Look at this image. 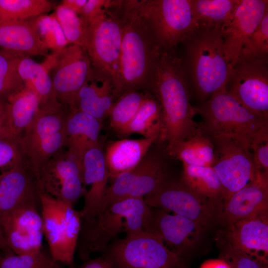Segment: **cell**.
<instances>
[{"instance_id":"6da1fadb","label":"cell","mask_w":268,"mask_h":268,"mask_svg":"<svg viewBox=\"0 0 268 268\" xmlns=\"http://www.w3.org/2000/svg\"><path fill=\"white\" fill-rule=\"evenodd\" d=\"M110 6L121 29L119 75L113 89L117 100L128 92L149 88L163 50L140 14L137 0H111Z\"/></svg>"},{"instance_id":"7a4b0ae2","label":"cell","mask_w":268,"mask_h":268,"mask_svg":"<svg viewBox=\"0 0 268 268\" xmlns=\"http://www.w3.org/2000/svg\"><path fill=\"white\" fill-rule=\"evenodd\" d=\"M183 60L171 50H163L149 88L161 106L159 141L166 142L170 155L181 142L201 132L194 120L189 83Z\"/></svg>"},{"instance_id":"3957f363","label":"cell","mask_w":268,"mask_h":268,"mask_svg":"<svg viewBox=\"0 0 268 268\" xmlns=\"http://www.w3.org/2000/svg\"><path fill=\"white\" fill-rule=\"evenodd\" d=\"M185 42V68L203 102L226 86L231 73L232 68L225 58L221 29L200 26Z\"/></svg>"},{"instance_id":"277c9868","label":"cell","mask_w":268,"mask_h":268,"mask_svg":"<svg viewBox=\"0 0 268 268\" xmlns=\"http://www.w3.org/2000/svg\"><path fill=\"white\" fill-rule=\"evenodd\" d=\"M153 210L143 197L128 198L111 204L92 222L81 224L77 248L82 259L89 252H103L119 234L149 231Z\"/></svg>"},{"instance_id":"5b68a950","label":"cell","mask_w":268,"mask_h":268,"mask_svg":"<svg viewBox=\"0 0 268 268\" xmlns=\"http://www.w3.org/2000/svg\"><path fill=\"white\" fill-rule=\"evenodd\" d=\"M202 118L201 132L209 138L220 135L230 136L250 147L255 134L268 119L252 113L227 91L220 88L206 101L195 107Z\"/></svg>"},{"instance_id":"8992f818","label":"cell","mask_w":268,"mask_h":268,"mask_svg":"<svg viewBox=\"0 0 268 268\" xmlns=\"http://www.w3.org/2000/svg\"><path fill=\"white\" fill-rule=\"evenodd\" d=\"M67 112L60 104L39 107L34 119L19 138L23 161L36 180L45 164L66 147Z\"/></svg>"},{"instance_id":"52a82bcc","label":"cell","mask_w":268,"mask_h":268,"mask_svg":"<svg viewBox=\"0 0 268 268\" xmlns=\"http://www.w3.org/2000/svg\"><path fill=\"white\" fill-rule=\"evenodd\" d=\"M103 253L113 268H187L183 257L170 250L159 236L148 231L116 240Z\"/></svg>"},{"instance_id":"ba28073f","label":"cell","mask_w":268,"mask_h":268,"mask_svg":"<svg viewBox=\"0 0 268 268\" xmlns=\"http://www.w3.org/2000/svg\"><path fill=\"white\" fill-rule=\"evenodd\" d=\"M137 3L163 50L185 42L199 28L193 0H137Z\"/></svg>"},{"instance_id":"9c48e42d","label":"cell","mask_w":268,"mask_h":268,"mask_svg":"<svg viewBox=\"0 0 268 268\" xmlns=\"http://www.w3.org/2000/svg\"><path fill=\"white\" fill-rule=\"evenodd\" d=\"M41 65L51 79L58 102L67 110L76 109L79 91L93 72L85 47L68 44L49 54Z\"/></svg>"},{"instance_id":"30bf717a","label":"cell","mask_w":268,"mask_h":268,"mask_svg":"<svg viewBox=\"0 0 268 268\" xmlns=\"http://www.w3.org/2000/svg\"><path fill=\"white\" fill-rule=\"evenodd\" d=\"M43 232L52 259L56 262L70 265L81 225L80 211L73 205L39 193Z\"/></svg>"},{"instance_id":"8fae6325","label":"cell","mask_w":268,"mask_h":268,"mask_svg":"<svg viewBox=\"0 0 268 268\" xmlns=\"http://www.w3.org/2000/svg\"><path fill=\"white\" fill-rule=\"evenodd\" d=\"M210 139L214 150L211 166L219 179L223 203L233 194L259 179L268 180L257 172L249 145L225 135Z\"/></svg>"},{"instance_id":"7c38bea8","label":"cell","mask_w":268,"mask_h":268,"mask_svg":"<svg viewBox=\"0 0 268 268\" xmlns=\"http://www.w3.org/2000/svg\"><path fill=\"white\" fill-rule=\"evenodd\" d=\"M110 2L105 13L89 25L84 47L93 71L108 78L114 89L119 75L121 29Z\"/></svg>"},{"instance_id":"4fadbf2b","label":"cell","mask_w":268,"mask_h":268,"mask_svg":"<svg viewBox=\"0 0 268 268\" xmlns=\"http://www.w3.org/2000/svg\"><path fill=\"white\" fill-rule=\"evenodd\" d=\"M143 199L149 206L172 211L198 223L205 229L221 219V204L195 193L181 181L169 179Z\"/></svg>"},{"instance_id":"5bb4252c","label":"cell","mask_w":268,"mask_h":268,"mask_svg":"<svg viewBox=\"0 0 268 268\" xmlns=\"http://www.w3.org/2000/svg\"><path fill=\"white\" fill-rule=\"evenodd\" d=\"M226 87L246 108L268 119V57L238 61Z\"/></svg>"},{"instance_id":"9a60e30c","label":"cell","mask_w":268,"mask_h":268,"mask_svg":"<svg viewBox=\"0 0 268 268\" xmlns=\"http://www.w3.org/2000/svg\"><path fill=\"white\" fill-rule=\"evenodd\" d=\"M37 184L39 193L73 205L83 193L82 160L63 148L40 170Z\"/></svg>"},{"instance_id":"2e32d148","label":"cell","mask_w":268,"mask_h":268,"mask_svg":"<svg viewBox=\"0 0 268 268\" xmlns=\"http://www.w3.org/2000/svg\"><path fill=\"white\" fill-rule=\"evenodd\" d=\"M38 203L40 201L22 205L0 223L6 242L15 254L41 250L44 232L41 215L37 208Z\"/></svg>"},{"instance_id":"e0dca14e","label":"cell","mask_w":268,"mask_h":268,"mask_svg":"<svg viewBox=\"0 0 268 268\" xmlns=\"http://www.w3.org/2000/svg\"><path fill=\"white\" fill-rule=\"evenodd\" d=\"M268 12V1L241 0L230 23L221 30L225 58L232 68L241 50Z\"/></svg>"},{"instance_id":"ac0fdd59","label":"cell","mask_w":268,"mask_h":268,"mask_svg":"<svg viewBox=\"0 0 268 268\" xmlns=\"http://www.w3.org/2000/svg\"><path fill=\"white\" fill-rule=\"evenodd\" d=\"M205 230L193 220L161 209L153 210L148 232L159 236L164 243L170 246V250L183 257L198 246Z\"/></svg>"},{"instance_id":"d6986e66","label":"cell","mask_w":268,"mask_h":268,"mask_svg":"<svg viewBox=\"0 0 268 268\" xmlns=\"http://www.w3.org/2000/svg\"><path fill=\"white\" fill-rule=\"evenodd\" d=\"M0 223L5 216L24 204L40 201L35 174L22 162L0 173Z\"/></svg>"},{"instance_id":"ffe728a7","label":"cell","mask_w":268,"mask_h":268,"mask_svg":"<svg viewBox=\"0 0 268 268\" xmlns=\"http://www.w3.org/2000/svg\"><path fill=\"white\" fill-rule=\"evenodd\" d=\"M222 237L234 248L268 262V210L226 225Z\"/></svg>"},{"instance_id":"44dd1931","label":"cell","mask_w":268,"mask_h":268,"mask_svg":"<svg viewBox=\"0 0 268 268\" xmlns=\"http://www.w3.org/2000/svg\"><path fill=\"white\" fill-rule=\"evenodd\" d=\"M83 187L90 186L84 194V202L80 211L81 224L90 223L98 214L105 195L109 174L104 152L100 146L87 150L82 158Z\"/></svg>"},{"instance_id":"7402d4cb","label":"cell","mask_w":268,"mask_h":268,"mask_svg":"<svg viewBox=\"0 0 268 268\" xmlns=\"http://www.w3.org/2000/svg\"><path fill=\"white\" fill-rule=\"evenodd\" d=\"M268 210V181L260 179L233 194L223 205L221 219L226 225Z\"/></svg>"},{"instance_id":"603a6c76","label":"cell","mask_w":268,"mask_h":268,"mask_svg":"<svg viewBox=\"0 0 268 268\" xmlns=\"http://www.w3.org/2000/svg\"><path fill=\"white\" fill-rule=\"evenodd\" d=\"M101 122L77 109L67 110L65 120L66 147L82 160L88 150L100 146Z\"/></svg>"},{"instance_id":"cb8c5ba5","label":"cell","mask_w":268,"mask_h":268,"mask_svg":"<svg viewBox=\"0 0 268 268\" xmlns=\"http://www.w3.org/2000/svg\"><path fill=\"white\" fill-rule=\"evenodd\" d=\"M36 17L0 25V50L47 57L49 49L40 38Z\"/></svg>"},{"instance_id":"d4e9b609","label":"cell","mask_w":268,"mask_h":268,"mask_svg":"<svg viewBox=\"0 0 268 268\" xmlns=\"http://www.w3.org/2000/svg\"><path fill=\"white\" fill-rule=\"evenodd\" d=\"M113 85L107 77L93 71L79 91L76 109L91 115L100 122L108 116L114 103Z\"/></svg>"},{"instance_id":"484cf974","label":"cell","mask_w":268,"mask_h":268,"mask_svg":"<svg viewBox=\"0 0 268 268\" xmlns=\"http://www.w3.org/2000/svg\"><path fill=\"white\" fill-rule=\"evenodd\" d=\"M157 138L124 139L111 142L104 152L109 178L136 167Z\"/></svg>"},{"instance_id":"4316f807","label":"cell","mask_w":268,"mask_h":268,"mask_svg":"<svg viewBox=\"0 0 268 268\" xmlns=\"http://www.w3.org/2000/svg\"><path fill=\"white\" fill-rule=\"evenodd\" d=\"M39 107L35 93L24 88L10 96L6 104V131L10 138H19L31 124Z\"/></svg>"},{"instance_id":"83f0119b","label":"cell","mask_w":268,"mask_h":268,"mask_svg":"<svg viewBox=\"0 0 268 268\" xmlns=\"http://www.w3.org/2000/svg\"><path fill=\"white\" fill-rule=\"evenodd\" d=\"M165 162L157 154H147L132 169V181L128 198L143 197L169 180Z\"/></svg>"},{"instance_id":"f1b7e54d","label":"cell","mask_w":268,"mask_h":268,"mask_svg":"<svg viewBox=\"0 0 268 268\" xmlns=\"http://www.w3.org/2000/svg\"><path fill=\"white\" fill-rule=\"evenodd\" d=\"M18 72L24 85L37 96L39 107L60 104L56 99L51 79L41 64L26 55L19 63Z\"/></svg>"},{"instance_id":"f546056e","label":"cell","mask_w":268,"mask_h":268,"mask_svg":"<svg viewBox=\"0 0 268 268\" xmlns=\"http://www.w3.org/2000/svg\"><path fill=\"white\" fill-rule=\"evenodd\" d=\"M181 181L195 193L223 206L221 185L217 174L211 166L183 164Z\"/></svg>"},{"instance_id":"4dcf8cb0","label":"cell","mask_w":268,"mask_h":268,"mask_svg":"<svg viewBox=\"0 0 268 268\" xmlns=\"http://www.w3.org/2000/svg\"><path fill=\"white\" fill-rule=\"evenodd\" d=\"M241 0H193L194 15L200 26L225 28L232 19Z\"/></svg>"},{"instance_id":"1f68e13d","label":"cell","mask_w":268,"mask_h":268,"mask_svg":"<svg viewBox=\"0 0 268 268\" xmlns=\"http://www.w3.org/2000/svg\"><path fill=\"white\" fill-rule=\"evenodd\" d=\"M161 127V106L156 98L148 95L129 125L119 134H137L145 138L158 139Z\"/></svg>"},{"instance_id":"d6a6232c","label":"cell","mask_w":268,"mask_h":268,"mask_svg":"<svg viewBox=\"0 0 268 268\" xmlns=\"http://www.w3.org/2000/svg\"><path fill=\"white\" fill-rule=\"evenodd\" d=\"M214 145L202 132L180 143L170 155L183 164L197 166H211L214 159Z\"/></svg>"},{"instance_id":"836d02e7","label":"cell","mask_w":268,"mask_h":268,"mask_svg":"<svg viewBox=\"0 0 268 268\" xmlns=\"http://www.w3.org/2000/svg\"><path fill=\"white\" fill-rule=\"evenodd\" d=\"M57 5L49 0H0V25L47 14Z\"/></svg>"},{"instance_id":"e575fe53","label":"cell","mask_w":268,"mask_h":268,"mask_svg":"<svg viewBox=\"0 0 268 268\" xmlns=\"http://www.w3.org/2000/svg\"><path fill=\"white\" fill-rule=\"evenodd\" d=\"M25 55L0 50V99L4 101L22 90L24 84L18 72V66Z\"/></svg>"},{"instance_id":"d590c367","label":"cell","mask_w":268,"mask_h":268,"mask_svg":"<svg viewBox=\"0 0 268 268\" xmlns=\"http://www.w3.org/2000/svg\"><path fill=\"white\" fill-rule=\"evenodd\" d=\"M147 95L131 91L119 97L108 116L111 127L120 134L132 121Z\"/></svg>"},{"instance_id":"8d00e7d4","label":"cell","mask_w":268,"mask_h":268,"mask_svg":"<svg viewBox=\"0 0 268 268\" xmlns=\"http://www.w3.org/2000/svg\"><path fill=\"white\" fill-rule=\"evenodd\" d=\"M54 14L69 44L84 47L89 26L73 11L59 4Z\"/></svg>"},{"instance_id":"74e56055","label":"cell","mask_w":268,"mask_h":268,"mask_svg":"<svg viewBox=\"0 0 268 268\" xmlns=\"http://www.w3.org/2000/svg\"><path fill=\"white\" fill-rule=\"evenodd\" d=\"M0 268H63L41 250L34 252L3 254L0 257Z\"/></svg>"},{"instance_id":"f35d334b","label":"cell","mask_w":268,"mask_h":268,"mask_svg":"<svg viewBox=\"0 0 268 268\" xmlns=\"http://www.w3.org/2000/svg\"><path fill=\"white\" fill-rule=\"evenodd\" d=\"M39 35L46 47L52 53L58 52L68 44L54 13L36 17Z\"/></svg>"},{"instance_id":"ab89813d","label":"cell","mask_w":268,"mask_h":268,"mask_svg":"<svg viewBox=\"0 0 268 268\" xmlns=\"http://www.w3.org/2000/svg\"><path fill=\"white\" fill-rule=\"evenodd\" d=\"M268 12L245 43L238 61L268 57Z\"/></svg>"},{"instance_id":"60d3db41","label":"cell","mask_w":268,"mask_h":268,"mask_svg":"<svg viewBox=\"0 0 268 268\" xmlns=\"http://www.w3.org/2000/svg\"><path fill=\"white\" fill-rule=\"evenodd\" d=\"M250 150L257 172L268 180V123L255 134Z\"/></svg>"},{"instance_id":"b9f144b4","label":"cell","mask_w":268,"mask_h":268,"mask_svg":"<svg viewBox=\"0 0 268 268\" xmlns=\"http://www.w3.org/2000/svg\"><path fill=\"white\" fill-rule=\"evenodd\" d=\"M218 242L219 259L231 268H268V264L234 248L222 237Z\"/></svg>"},{"instance_id":"7bdbcfd3","label":"cell","mask_w":268,"mask_h":268,"mask_svg":"<svg viewBox=\"0 0 268 268\" xmlns=\"http://www.w3.org/2000/svg\"><path fill=\"white\" fill-rule=\"evenodd\" d=\"M18 139L0 137V173L24 162Z\"/></svg>"},{"instance_id":"ee69618b","label":"cell","mask_w":268,"mask_h":268,"mask_svg":"<svg viewBox=\"0 0 268 268\" xmlns=\"http://www.w3.org/2000/svg\"><path fill=\"white\" fill-rule=\"evenodd\" d=\"M109 0H87V1L78 15L88 25L95 19L105 12Z\"/></svg>"},{"instance_id":"f6af8a7d","label":"cell","mask_w":268,"mask_h":268,"mask_svg":"<svg viewBox=\"0 0 268 268\" xmlns=\"http://www.w3.org/2000/svg\"><path fill=\"white\" fill-rule=\"evenodd\" d=\"M113 268L110 260L105 256L90 260L78 268Z\"/></svg>"},{"instance_id":"bcb514c9","label":"cell","mask_w":268,"mask_h":268,"mask_svg":"<svg viewBox=\"0 0 268 268\" xmlns=\"http://www.w3.org/2000/svg\"><path fill=\"white\" fill-rule=\"evenodd\" d=\"M86 1L87 0H63L60 4L73 11L79 15Z\"/></svg>"},{"instance_id":"7dc6e473","label":"cell","mask_w":268,"mask_h":268,"mask_svg":"<svg viewBox=\"0 0 268 268\" xmlns=\"http://www.w3.org/2000/svg\"><path fill=\"white\" fill-rule=\"evenodd\" d=\"M6 101L0 99V137H8L6 131Z\"/></svg>"},{"instance_id":"c3c4849f","label":"cell","mask_w":268,"mask_h":268,"mask_svg":"<svg viewBox=\"0 0 268 268\" xmlns=\"http://www.w3.org/2000/svg\"><path fill=\"white\" fill-rule=\"evenodd\" d=\"M200 268H231V267L224 260L219 258L205 261Z\"/></svg>"},{"instance_id":"681fc988","label":"cell","mask_w":268,"mask_h":268,"mask_svg":"<svg viewBox=\"0 0 268 268\" xmlns=\"http://www.w3.org/2000/svg\"><path fill=\"white\" fill-rule=\"evenodd\" d=\"M0 251L4 254L13 253L8 246L0 226Z\"/></svg>"},{"instance_id":"f907efd6","label":"cell","mask_w":268,"mask_h":268,"mask_svg":"<svg viewBox=\"0 0 268 268\" xmlns=\"http://www.w3.org/2000/svg\"><path fill=\"white\" fill-rule=\"evenodd\" d=\"M1 251H0V257H1L3 255V254H1Z\"/></svg>"},{"instance_id":"816d5d0a","label":"cell","mask_w":268,"mask_h":268,"mask_svg":"<svg viewBox=\"0 0 268 268\" xmlns=\"http://www.w3.org/2000/svg\"></svg>"}]
</instances>
